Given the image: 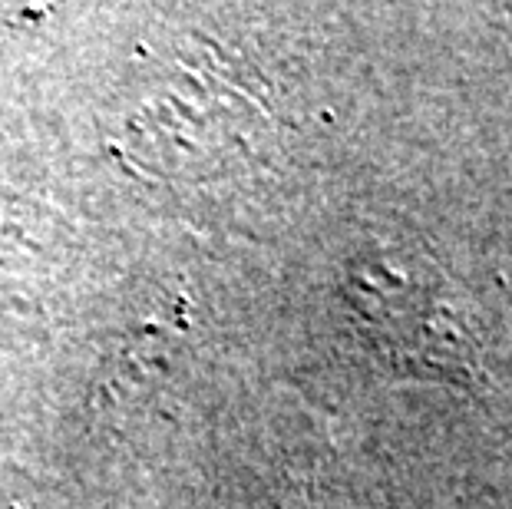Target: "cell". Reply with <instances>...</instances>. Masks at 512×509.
<instances>
[{
    "label": "cell",
    "mask_w": 512,
    "mask_h": 509,
    "mask_svg": "<svg viewBox=\"0 0 512 509\" xmlns=\"http://www.w3.org/2000/svg\"><path fill=\"white\" fill-rule=\"evenodd\" d=\"M347 298L367 344L394 371L437 377L456 387L476 384V338L437 281H423L387 262H367L354 272Z\"/></svg>",
    "instance_id": "1"
}]
</instances>
